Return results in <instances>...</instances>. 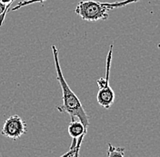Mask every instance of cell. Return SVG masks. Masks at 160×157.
<instances>
[{"mask_svg": "<svg viewBox=\"0 0 160 157\" xmlns=\"http://www.w3.org/2000/svg\"><path fill=\"white\" fill-rule=\"evenodd\" d=\"M14 1H16V0H13V3H14Z\"/></svg>", "mask_w": 160, "mask_h": 157, "instance_id": "12", "label": "cell"}, {"mask_svg": "<svg viewBox=\"0 0 160 157\" xmlns=\"http://www.w3.org/2000/svg\"><path fill=\"white\" fill-rule=\"evenodd\" d=\"M109 10L106 3L88 0L80 1L75 9V13L83 20L98 21L108 19Z\"/></svg>", "mask_w": 160, "mask_h": 157, "instance_id": "2", "label": "cell"}, {"mask_svg": "<svg viewBox=\"0 0 160 157\" xmlns=\"http://www.w3.org/2000/svg\"><path fill=\"white\" fill-rule=\"evenodd\" d=\"M158 49H160V44H158Z\"/></svg>", "mask_w": 160, "mask_h": 157, "instance_id": "11", "label": "cell"}, {"mask_svg": "<svg viewBox=\"0 0 160 157\" xmlns=\"http://www.w3.org/2000/svg\"><path fill=\"white\" fill-rule=\"evenodd\" d=\"M0 2H1L3 5L7 6V13H8V10H9L10 7H11V5L13 4V0H0Z\"/></svg>", "mask_w": 160, "mask_h": 157, "instance_id": "9", "label": "cell"}, {"mask_svg": "<svg viewBox=\"0 0 160 157\" xmlns=\"http://www.w3.org/2000/svg\"><path fill=\"white\" fill-rule=\"evenodd\" d=\"M53 51V56H54V62H55V66L57 71V79L59 83V86L62 89V99H63V104L61 105H58L57 109L60 113H65L69 115L71 117V121H75L78 119L79 122L82 123L84 127L88 130L89 126V117L84 109L79 98L78 96L73 92V90L70 88L69 86L68 85L67 81L65 80V77L62 74L61 66H60L59 58H58V50L56 46L51 47Z\"/></svg>", "mask_w": 160, "mask_h": 157, "instance_id": "1", "label": "cell"}, {"mask_svg": "<svg viewBox=\"0 0 160 157\" xmlns=\"http://www.w3.org/2000/svg\"><path fill=\"white\" fill-rule=\"evenodd\" d=\"M108 157H125V148L116 147L111 144H108Z\"/></svg>", "mask_w": 160, "mask_h": 157, "instance_id": "5", "label": "cell"}, {"mask_svg": "<svg viewBox=\"0 0 160 157\" xmlns=\"http://www.w3.org/2000/svg\"><path fill=\"white\" fill-rule=\"evenodd\" d=\"M7 6L3 5L1 2H0V27L2 26L4 19L7 16Z\"/></svg>", "mask_w": 160, "mask_h": 157, "instance_id": "8", "label": "cell"}, {"mask_svg": "<svg viewBox=\"0 0 160 157\" xmlns=\"http://www.w3.org/2000/svg\"><path fill=\"white\" fill-rule=\"evenodd\" d=\"M27 132L28 125L26 121H24L18 115H11L5 121L1 130L2 135L14 141L19 139L22 135L27 134Z\"/></svg>", "mask_w": 160, "mask_h": 157, "instance_id": "4", "label": "cell"}, {"mask_svg": "<svg viewBox=\"0 0 160 157\" xmlns=\"http://www.w3.org/2000/svg\"><path fill=\"white\" fill-rule=\"evenodd\" d=\"M138 1L139 0H124V1L116 2V3H106V4H107V7L111 10L114 9V8H117V7H122L128 6V5L132 4V3H137Z\"/></svg>", "mask_w": 160, "mask_h": 157, "instance_id": "6", "label": "cell"}, {"mask_svg": "<svg viewBox=\"0 0 160 157\" xmlns=\"http://www.w3.org/2000/svg\"><path fill=\"white\" fill-rule=\"evenodd\" d=\"M74 155H75V150H69V152L66 153L65 155L60 157H74Z\"/></svg>", "mask_w": 160, "mask_h": 157, "instance_id": "10", "label": "cell"}, {"mask_svg": "<svg viewBox=\"0 0 160 157\" xmlns=\"http://www.w3.org/2000/svg\"><path fill=\"white\" fill-rule=\"evenodd\" d=\"M112 53H113V45L109 47V51L107 56L106 62V77H101L97 83L98 86V93L97 96L98 103L105 109H109L115 101V93L114 90L109 86V75L111 62H112Z\"/></svg>", "mask_w": 160, "mask_h": 157, "instance_id": "3", "label": "cell"}, {"mask_svg": "<svg viewBox=\"0 0 160 157\" xmlns=\"http://www.w3.org/2000/svg\"><path fill=\"white\" fill-rule=\"evenodd\" d=\"M47 0H24V1H21L18 4L16 5V7H14L13 8H11V11L14 12V11H17V10L20 9L21 7H26V6H28L31 4H34V3H43Z\"/></svg>", "mask_w": 160, "mask_h": 157, "instance_id": "7", "label": "cell"}]
</instances>
